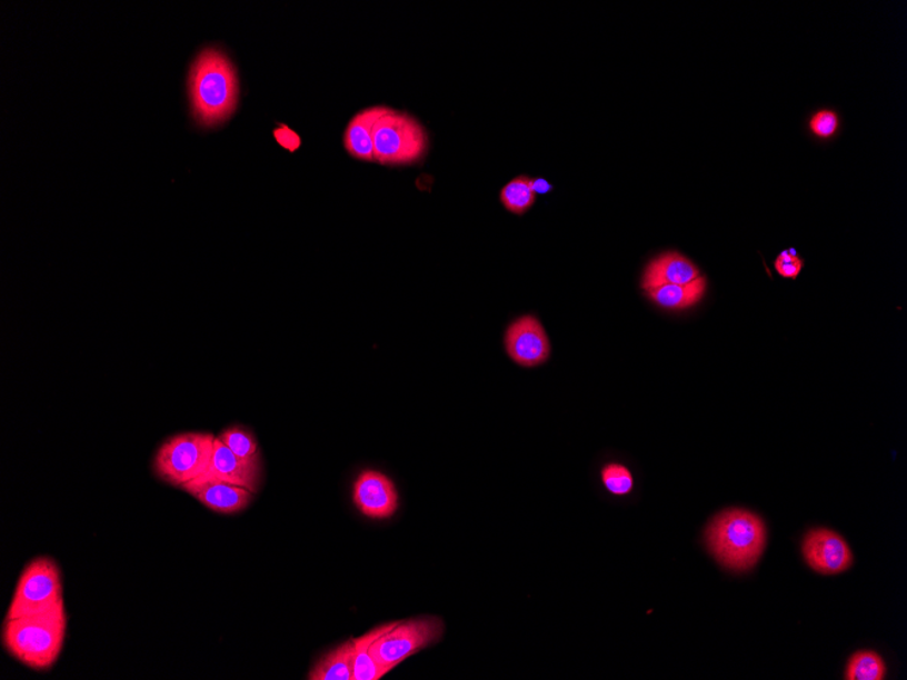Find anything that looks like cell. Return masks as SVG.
Here are the masks:
<instances>
[{
  "instance_id": "7c38bea8",
  "label": "cell",
  "mask_w": 907,
  "mask_h": 680,
  "mask_svg": "<svg viewBox=\"0 0 907 680\" xmlns=\"http://www.w3.org/2000/svg\"><path fill=\"white\" fill-rule=\"evenodd\" d=\"M206 477L242 487L256 493L261 482V463L259 459H242L217 438L213 443L210 470Z\"/></svg>"
},
{
  "instance_id": "9a60e30c",
  "label": "cell",
  "mask_w": 907,
  "mask_h": 680,
  "mask_svg": "<svg viewBox=\"0 0 907 680\" xmlns=\"http://www.w3.org/2000/svg\"><path fill=\"white\" fill-rule=\"evenodd\" d=\"M707 292V279L698 278L686 286H661L647 291V296L659 308L666 310H685L696 306Z\"/></svg>"
},
{
  "instance_id": "cb8c5ba5",
  "label": "cell",
  "mask_w": 907,
  "mask_h": 680,
  "mask_svg": "<svg viewBox=\"0 0 907 680\" xmlns=\"http://www.w3.org/2000/svg\"><path fill=\"white\" fill-rule=\"evenodd\" d=\"M273 137L276 142L290 152L297 151L300 144H302V139H300L299 134L286 124H279L273 131Z\"/></svg>"
},
{
  "instance_id": "2e32d148",
  "label": "cell",
  "mask_w": 907,
  "mask_h": 680,
  "mask_svg": "<svg viewBox=\"0 0 907 680\" xmlns=\"http://www.w3.org/2000/svg\"><path fill=\"white\" fill-rule=\"evenodd\" d=\"M355 642L349 640L317 661L309 673L310 680H353Z\"/></svg>"
},
{
  "instance_id": "52a82bcc",
  "label": "cell",
  "mask_w": 907,
  "mask_h": 680,
  "mask_svg": "<svg viewBox=\"0 0 907 680\" xmlns=\"http://www.w3.org/2000/svg\"><path fill=\"white\" fill-rule=\"evenodd\" d=\"M373 158L382 164L418 162L427 150L428 139L412 116L388 109L373 127Z\"/></svg>"
},
{
  "instance_id": "7402d4cb",
  "label": "cell",
  "mask_w": 907,
  "mask_h": 680,
  "mask_svg": "<svg viewBox=\"0 0 907 680\" xmlns=\"http://www.w3.org/2000/svg\"><path fill=\"white\" fill-rule=\"evenodd\" d=\"M839 128H841V119L835 109H819L808 120V131L824 142L836 138Z\"/></svg>"
},
{
  "instance_id": "3957f363",
  "label": "cell",
  "mask_w": 907,
  "mask_h": 680,
  "mask_svg": "<svg viewBox=\"0 0 907 680\" xmlns=\"http://www.w3.org/2000/svg\"><path fill=\"white\" fill-rule=\"evenodd\" d=\"M64 604L39 616L6 620L2 641L12 658L37 671L51 669L64 646Z\"/></svg>"
},
{
  "instance_id": "4fadbf2b",
  "label": "cell",
  "mask_w": 907,
  "mask_h": 680,
  "mask_svg": "<svg viewBox=\"0 0 907 680\" xmlns=\"http://www.w3.org/2000/svg\"><path fill=\"white\" fill-rule=\"evenodd\" d=\"M700 269L688 257L670 251L648 263L641 287L646 292L661 286H686L700 278Z\"/></svg>"
},
{
  "instance_id": "d6986e66",
  "label": "cell",
  "mask_w": 907,
  "mask_h": 680,
  "mask_svg": "<svg viewBox=\"0 0 907 680\" xmlns=\"http://www.w3.org/2000/svg\"><path fill=\"white\" fill-rule=\"evenodd\" d=\"M501 203L505 204L508 211L522 216L529 211L536 201V193L532 191V181L526 177H518V179L508 182L502 188Z\"/></svg>"
},
{
  "instance_id": "ba28073f",
  "label": "cell",
  "mask_w": 907,
  "mask_h": 680,
  "mask_svg": "<svg viewBox=\"0 0 907 680\" xmlns=\"http://www.w3.org/2000/svg\"><path fill=\"white\" fill-rule=\"evenodd\" d=\"M801 550L808 567L820 574L843 573L854 563L847 541L829 529L808 531Z\"/></svg>"
},
{
  "instance_id": "5b68a950",
  "label": "cell",
  "mask_w": 907,
  "mask_h": 680,
  "mask_svg": "<svg viewBox=\"0 0 907 680\" xmlns=\"http://www.w3.org/2000/svg\"><path fill=\"white\" fill-rule=\"evenodd\" d=\"M216 439L208 433H182L167 440L157 452L156 473L180 488L199 480L210 470Z\"/></svg>"
},
{
  "instance_id": "ffe728a7",
  "label": "cell",
  "mask_w": 907,
  "mask_h": 680,
  "mask_svg": "<svg viewBox=\"0 0 907 680\" xmlns=\"http://www.w3.org/2000/svg\"><path fill=\"white\" fill-rule=\"evenodd\" d=\"M600 480H602L605 489L610 494L618 496V498L629 494L635 488L632 471L627 466L617 462L604 466L602 471H600Z\"/></svg>"
},
{
  "instance_id": "44dd1931",
  "label": "cell",
  "mask_w": 907,
  "mask_h": 680,
  "mask_svg": "<svg viewBox=\"0 0 907 680\" xmlns=\"http://www.w3.org/2000/svg\"><path fill=\"white\" fill-rule=\"evenodd\" d=\"M218 439L220 442L229 447V449L239 458H260L259 447H257L255 438L251 437V433L248 431L242 430V428L232 427L230 430H227L220 434Z\"/></svg>"
},
{
  "instance_id": "8fae6325",
  "label": "cell",
  "mask_w": 907,
  "mask_h": 680,
  "mask_svg": "<svg viewBox=\"0 0 907 680\" xmlns=\"http://www.w3.org/2000/svg\"><path fill=\"white\" fill-rule=\"evenodd\" d=\"M182 489L201 504L220 514L241 512L253 499V493L248 489L206 476L187 483Z\"/></svg>"
},
{
  "instance_id": "e0dca14e",
  "label": "cell",
  "mask_w": 907,
  "mask_h": 680,
  "mask_svg": "<svg viewBox=\"0 0 907 680\" xmlns=\"http://www.w3.org/2000/svg\"><path fill=\"white\" fill-rule=\"evenodd\" d=\"M391 623H385L382 627L371 630V632L355 639L353 651V680H379L386 676V671L371 657L370 647L379 636L386 632L391 627Z\"/></svg>"
},
{
  "instance_id": "30bf717a",
  "label": "cell",
  "mask_w": 907,
  "mask_h": 680,
  "mask_svg": "<svg viewBox=\"0 0 907 680\" xmlns=\"http://www.w3.org/2000/svg\"><path fill=\"white\" fill-rule=\"evenodd\" d=\"M353 501L367 518L389 519L398 510V492L393 481L379 471L366 470L353 486Z\"/></svg>"
},
{
  "instance_id": "277c9868",
  "label": "cell",
  "mask_w": 907,
  "mask_h": 680,
  "mask_svg": "<svg viewBox=\"0 0 907 680\" xmlns=\"http://www.w3.org/2000/svg\"><path fill=\"white\" fill-rule=\"evenodd\" d=\"M446 624L442 618L425 616L391 623L370 647V653L386 673L403 660L442 641Z\"/></svg>"
},
{
  "instance_id": "d4e9b609",
  "label": "cell",
  "mask_w": 907,
  "mask_h": 680,
  "mask_svg": "<svg viewBox=\"0 0 907 680\" xmlns=\"http://www.w3.org/2000/svg\"><path fill=\"white\" fill-rule=\"evenodd\" d=\"M532 191L537 194H545L551 191V186L547 180L537 179L532 181Z\"/></svg>"
},
{
  "instance_id": "7a4b0ae2",
  "label": "cell",
  "mask_w": 907,
  "mask_h": 680,
  "mask_svg": "<svg viewBox=\"0 0 907 680\" xmlns=\"http://www.w3.org/2000/svg\"><path fill=\"white\" fill-rule=\"evenodd\" d=\"M764 520L750 511L731 508L714 518L705 530L708 550L721 567L734 572L750 571L766 548Z\"/></svg>"
},
{
  "instance_id": "9c48e42d",
  "label": "cell",
  "mask_w": 907,
  "mask_h": 680,
  "mask_svg": "<svg viewBox=\"0 0 907 680\" xmlns=\"http://www.w3.org/2000/svg\"><path fill=\"white\" fill-rule=\"evenodd\" d=\"M506 348L515 363L522 367L542 364L550 354L548 336L541 322L531 316L519 318L507 329Z\"/></svg>"
},
{
  "instance_id": "ac0fdd59",
  "label": "cell",
  "mask_w": 907,
  "mask_h": 680,
  "mask_svg": "<svg viewBox=\"0 0 907 680\" xmlns=\"http://www.w3.org/2000/svg\"><path fill=\"white\" fill-rule=\"evenodd\" d=\"M887 676L885 660L874 651L856 652L848 661L845 679L884 680Z\"/></svg>"
},
{
  "instance_id": "5bb4252c",
  "label": "cell",
  "mask_w": 907,
  "mask_h": 680,
  "mask_svg": "<svg viewBox=\"0 0 907 680\" xmlns=\"http://www.w3.org/2000/svg\"><path fill=\"white\" fill-rule=\"evenodd\" d=\"M388 108L373 107L361 110L360 113L349 121L345 134L346 149L353 158L363 161H373V127L386 113Z\"/></svg>"
},
{
  "instance_id": "8992f818",
  "label": "cell",
  "mask_w": 907,
  "mask_h": 680,
  "mask_svg": "<svg viewBox=\"0 0 907 680\" xmlns=\"http://www.w3.org/2000/svg\"><path fill=\"white\" fill-rule=\"evenodd\" d=\"M63 604V583L58 563L48 557H39L28 563L18 579L6 620L39 616Z\"/></svg>"
},
{
  "instance_id": "6da1fadb",
  "label": "cell",
  "mask_w": 907,
  "mask_h": 680,
  "mask_svg": "<svg viewBox=\"0 0 907 680\" xmlns=\"http://www.w3.org/2000/svg\"><path fill=\"white\" fill-rule=\"evenodd\" d=\"M188 88L193 118L201 127H217L235 113L238 77L235 66L220 49L211 47L199 53L189 72Z\"/></svg>"
},
{
  "instance_id": "603a6c76",
  "label": "cell",
  "mask_w": 907,
  "mask_h": 680,
  "mask_svg": "<svg viewBox=\"0 0 907 680\" xmlns=\"http://www.w3.org/2000/svg\"><path fill=\"white\" fill-rule=\"evenodd\" d=\"M805 268V261L799 256H790L788 251L777 256L775 261V269L784 279L796 280Z\"/></svg>"
}]
</instances>
